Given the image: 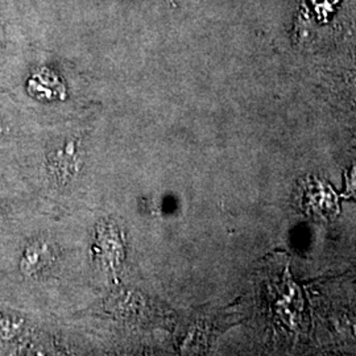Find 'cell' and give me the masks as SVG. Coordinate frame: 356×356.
I'll return each mask as SVG.
<instances>
[{"mask_svg":"<svg viewBox=\"0 0 356 356\" xmlns=\"http://www.w3.org/2000/svg\"><path fill=\"white\" fill-rule=\"evenodd\" d=\"M304 206L307 214L316 213L318 216L330 218L338 213L337 198L330 188L317 181L313 184H306Z\"/></svg>","mask_w":356,"mask_h":356,"instance_id":"1","label":"cell"},{"mask_svg":"<svg viewBox=\"0 0 356 356\" xmlns=\"http://www.w3.org/2000/svg\"><path fill=\"white\" fill-rule=\"evenodd\" d=\"M78 151L76 143L69 141L51 153V170L54 178L61 181L60 184H67V181L74 177L78 169Z\"/></svg>","mask_w":356,"mask_h":356,"instance_id":"2","label":"cell"},{"mask_svg":"<svg viewBox=\"0 0 356 356\" xmlns=\"http://www.w3.org/2000/svg\"><path fill=\"white\" fill-rule=\"evenodd\" d=\"M348 191L353 197L356 198V166L353 168L351 173H350V178H348Z\"/></svg>","mask_w":356,"mask_h":356,"instance_id":"4","label":"cell"},{"mask_svg":"<svg viewBox=\"0 0 356 356\" xmlns=\"http://www.w3.org/2000/svg\"><path fill=\"white\" fill-rule=\"evenodd\" d=\"M53 261L51 245L44 242H35L26 247L22 267L29 275H36L44 270Z\"/></svg>","mask_w":356,"mask_h":356,"instance_id":"3","label":"cell"}]
</instances>
